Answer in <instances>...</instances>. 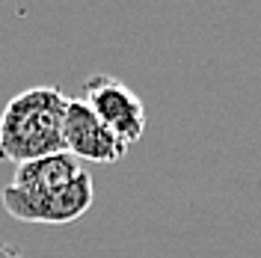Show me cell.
I'll use <instances>...</instances> for the list:
<instances>
[{"instance_id":"1","label":"cell","mask_w":261,"mask_h":258,"mask_svg":"<svg viewBox=\"0 0 261 258\" xmlns=\"http://www.w3.org/2000/svg\"><path fill=\"white\" fill-rule=\"evenodd\" d=\"M65 107L68 98L57 86H33L9 98L0 113V161L21 166L65 151Z\"/></svg>"},{"instance_id":"6","label":"cell","mask_w":261,"mask_h":258,"mask_svg":"<svg viewBox=\"0 0 261 258\" xmlns=\"http://www.w3.org/2000/svg\"><path fill=\"white\" fill-rule=\"evenodd\" d=\"M0 258H27L18 246H12V243H6V241H0Z\"/></svg>"},{"instance_id":"5","label":"cell","mask_w":261,"mask_h":258,"mask_svg":"<svg viewBox=\"0 0 261 258\" xmlns=\"http://www.w3.org/2000/svg\"><path fill=\"white\" fill-rule=\"evenodd\" d=\"M81 172L83 169L77 166V158H71L68 151H60V154H48V158L15 166L12 187L21 193H48V190H57L68 181H74Z\"/></svg>"},{"instance_id":"4","label":"cell","mask_w":261,"mask_h":258,"mask_svg":"<svg viewBox=\"0 0 261 258\" xmlns=\"http://www.w3.org/2000/svg\"><path fill=\"white\" fill-rule=\"evenodd\" d=\"M63 137H65V151L77 161L119 163L128 154V143H122L113 131L83 104V98H68Z\"/></svg>"},{"instance_id":"3","label":"cell","mask_w":261,"mask_h":258,"mask_svg":"<svg viewBox=\"0 0 261 258\" xmlns=\"http://www.w3.org/2000/svg\"><path fill=\"white\" fill-rule=\"evenodd\" d=\"M83 104L113 131L122 143H137L146 134L143 98L113 74H92L83 83Z\"/></svg>"},{"instance_id":"2","label":"cell","mask_w":261,"mask_h":258,"mask_svg":"<svg viewBox=\"0 0 261 258\" xmlns=\"http://www.w3.org/2000/svg\"><path fill=\"white\" fill-rule=\"evenodd\" d=\"M92 199H95V184L86 169L74 181H68L57 190H48V193H21L12 184L0 193V202L9 217H15L21 223H48V226L81 220L89 211Z\"/></svg>"}]
</instances>
